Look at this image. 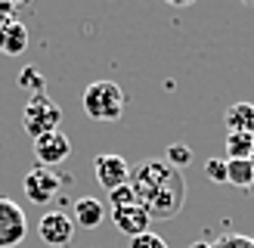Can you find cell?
<instances>
[{"instance_id": "1", "label": "cell", "mask_w": 254, "mask_h": 248, "mask_svg": "<svg viewBox=\"0 0 254 248\" xmlns=\"http://www.w3.org/2000/svg\"><path fill=\"white\" fill-rule=\"evenodd\" d=\"M81 103L93 121L109 124V121H121L124 109H127V96L115 81H93V84H87Z\"/></svg>"}, {"instance_id": "2", "label": "cell", "mask_w": 254, "mask_h": 248, "mask_svg": "<svg viewBox=\"0 0 254 248\" xmlns=\"http://www.w3.org/2000/svg\"><path fill=\"white\" fill-rule=\"evenodd\" d=\"M183 202H186V180L177 168H171V174L152 189V195L143 202V208L149 211L152 220H171L183 211Z\"/></svg>"}, {"instance_id": "3", "label": "cell", "mask_w": 254, "mask_h": 248, "mask_svg": "<svg viewBox=\"0 0 254 248\" xmlns=\"http://www.w3.org/2000/svg\"><path fill=\"white\" fill-rule=\"evenodd\" d=\"M59 124H62V109L56 103H50L44 93H34L28 99V106H25V112H22L25 133H28L31 140H41V136L59 130Z\"/></svg>"}, {"instance_id": "4", "label": "cell", "mask_w": 254, "mask_h": 248, "mask_svg": "<svg viewBox=\"0 0 254 248\" xmlns=\"http://www.w3.org/2000/svg\"><path fill=\"white\" fill-rule=\"evenodd\" d=\"M22 189H25V195H28L31 205H50L59 195V189H62V177L53 168L37 165V168H31L28 174H25Z\"/></svg>"}, {"instance_id": "5", "label": "cell", "mask_w": 254, "mask_h": 248, "mask_svg": "<svg viewBox=\"0 0 254 248\" xmlns=\"http://www.w3.org/2000/svg\"><path fill=\"white\" fill-rule=\"evenodd\" d=\"M28 236V217L12 198L0 195V248H16Z\"/></svg>"}, {"instance_id": "6", "label": "cell", "mask_w": 254, "mask_h": 248, "mask_svg": "<svg viewBox=\"0 0 254 248\" xmlns=\"http://www.w3.org/2000/svg\"><path fill=\"white\" fill-rule=\"evenodd\" d=\"M130 165H127V158L115 155V152H106V155H96L93 158V174H96V183L103 186V189L115 192L121 186L130 183Z\"/></svg>"}, {"instance_id": "7", "label": "cell", "mask_w": 254, "mask_h": 248, "mask_svg": "<svg viewBox=\"0 0 254 248\" xmlns=\"http://www.w3.org/2000/svg\"><path fill=\"white\" fill-rule=\"evenodd\" d=\"M37 236H41V242L50 245V248H65L74 236V220L71 214H62V211H50V214L41 217L37 223Z\"/></svg>"}, {"instance_id": "8", "label": "cell", "mask_w": 254, "mask_h": 248, "mask_svg": "<svg viewBox=\"0 0 254 248\" xmlns=\"http://www.w3.org/2000/svg\"><path fill=\"white\" fill-rule=\"evenodd\" d=\"M68 155H71V140L62 130H53V133L41 136V140H34V158H37V165H44V168H56L59 161H65Z\"/></svg>"}, {"instance_id": "9", "label": "cell", "mask_w": 254, "mask_h": 248, "mask_svg": "<svg viewBox=\"0 0 254 248\" xmlns=\"http://www.w3.org/2000/svg\"><path fill=\"white\" fill-rule=\"evenodd\" d=\"M112 223H115L118 233H124L127 239H136V236L149 233L152 217L139 202H133V205H124V208H112Z\"/></svg>"}, {"instance_id": "10", "label": "cell", "mask_w": 254, "mask_h": 248, "mask_svg": "<svg viewBox=\"0 0 254 248\" xmlns=\"http://www.w3.org/2000/svg\"><path fill=\"white\" fill-rule=\"evenodd\" d=\"M71 220H74V227H81V230H96L99 223L106 220V208H103V202H99V198L81 195V198H74Z\"/></svg>"}, {"instance_id": "11", "label": "cell", "mask_w": 254, "mask_h": 248, "mask_svg": "<svg viewBox=\"0 0 254 248\" xmlns=\"http://www.w3.org/2000/svg\"><path fill=\"white\" fill-rule=\"evenodd\" d=\"M230 133H251L254 136V103H233L223 115Z\"/></svg>"}, {"instance_id": "12", "label": "cell", "mask_w": 254, "mask_h": 248, "mask_svg": "<svg viewBox=\"0 0 254 248\" xmlns=\"http://www.w3.org/2000/svg\"><path fill=\"white\" fill-rule=\"evenodd\" d=\"M25 47H28V28H25L19 19H12L9 25H3V28H0V53L19 56Z\"/></svg>"}, {"instance_id": "13", "label": "cell", "mask_w": 254, "mask_h": 248, "mask_svg": "<svg viewBox=\"0 0 254 248\" xmlns=\"http://www.w3.org/2000/svg\"><path fill=\"white\" fill-rule=\"evenodd\" d=\"M226 183L239 186V189H254V165H251V158L226 161Z\"/></svg>"}, {"instance_id": "14", "label": "cell", "mask_w": 254, "mask_h": 248, "mask_svg": "<svg viewBox=\"0 0 254 248\" xmlns=\"http://www.w3.org/2000/svg\"><path fill=\"white\" fill-rule=\"evenodd\" d=\"M254 136L251 133H226V161L233 158H251Z\"/></svg>"}, {"instance_id": "15", "label": "cell", "mask_w": 254, "mask_h": 248, "mask_svg": "<svg viewBox=\"0 0 254 248\" xmlns=\"http://www.w3.org/2000/svg\"><path fill=\"white\" fill-rule=\"evenodd\" d=\"M189 161H192V149H189L186 143H174V146H168V165L171 168H186Z\"/></svg>"}, {"instance_id": "16", "label": "cell", "mask_w": 254, "mask_h": 248, "mask_svg": "<svg viewBox=\"0 0 254 248\" xmlns=\"http://www.w3.org/2000/svg\"><path fill=\"white\" fill-rule=\"evenodd\" d=\"M130 248H168V242L161 239L158 233H143V236H136V239H130Z\"/></svg>"}, {"instance_id": "17", "label": "cell", "mask_w": 254, "mask_h": 248, "mask_svg": "<svg viewBox=\"0 0 254 248\" xmlns=\"http://www.w3.org/2000/svg\"><path fill=\"white\" fill-rule=\"evenodd\" d=\"M109 198H112V208H124V205H133L136 202V192L130 189V183H127V186H121V189L109 192Z\"/></svg>"}, {"instance_id": "18", "label": "cell", "mask_w": 254, "mask_h": 248, "mask_svg": "<svg viewBox=\"0 0 254 248\" xmlns=\"http://www.w3.org/2000/svg\"><path fill=\"white\" fill-rule=\"evenodd\" d=\"M205 174H208V180H214V183H226V161L223 158H211L205 165Z\"/></svg>"}, {"instance_id": "19", "label": "cell", "mask_w": 254, "mask_h": 248, "mask_svg": "<svg viewBox=\"0 0 254 248\" xmlns=\"http://www.w3.org/2000/svg\"><path fill=\"white\" fill-rule=\"evenodd\" d=\"M12 19H16V6H12L9 0H0V28H3V25H9Z\"/></svg>"}, {"instance_id": "20", "label": "cell", "mask_w": 254, "mask_h": 248, "mask_svg": "<svg viewBox=\"0 0 254 248\" xmlns=\"http://www.w3.org/2000/svg\"><path fill=\"white\" fill-rule=\"evenodd\" d=\"M164 3H171V6H192L195 0H164Z\"/></svg>"}, {"instance_id": "21", "label": "cell", "mask_w": 254, "mask_h": 248, "mask_svg": "<svg viewBox=\"0 0 254 248\" xmlns=\"http://www.w3.org/2000/svg\"><path fill=\"white\" fill-rule=\"evenodd\" d=\"M12 6H25V3H31V0H9Z\"/></svg>"}, {"instance_id": "22", "label": "cell", "mask_w": 254, "mask_h": 248, "mask_svg": "<svg viewBox=\"0 0 254 248\" xmlns=\"http://www.w3.org/2000/svg\"><path fill=\"white\" fill-rule=\"evenodd\" d=\"M189 248H211V245H208V242H192Z\"/></svg>"}, {"instance_id": "23", "label": "cell", "mask_w": 254, "mask_h": 248, "mask_svg": "<svg viewBox=\"0 0 254 248\" xmlns=\"http://www.w3.org/2000/svg\"><path fill=\"white\" fill-rule=\"evenodd\" d=\"M239 3H245V6H251V3H254V0H239Z\"/></svg>"}, {"instance_id": "24", "label": "cell", "mask_w": 254, "mask_h": 248, "mask_svg": "<svg viewBox=\"0 0 254 248\" xmlns=\"http://www.w3.org/2000/svg\"><path fill=\"white\" fill-rule=\"evenodd\" d=\"M251 165H254V152H251Z\"/></svg>"}, {"instance_id": "25", "label": "cell", "mask_w": 254, "mask_h": 248, "mask_svg": "<svg viewBox=\"0 0 254 248\" xmlns=\"http://www.w3.org/2000/svg\"><path fill=\"white\" fill-rule=\"evenodd\" d=\"M251 192H254V189H251Z\"/></svg>"}]
</instances>
